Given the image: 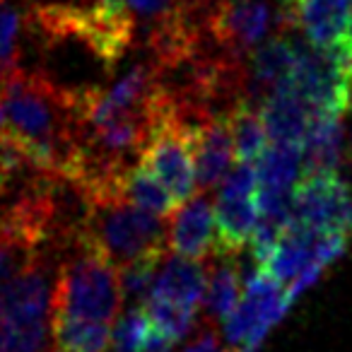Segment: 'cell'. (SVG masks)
Instances as JSON below:
<instances>
[{
	"mask_svg": "<svg viewBox=\"0 0 352 352\" xmlns=\"http://www.w3.org/2000/svg\"><path fill=\"white\" fill-rule=\"evenodd\" d=\"M164 254L145 256V258H138L133 263L123 265L118 273H121V289L123 297L131 299L133 307H142L147 302V297L152 294L155 287L157 273H160V265L164 263Z\"/></svg>",
	"mask_w": 352,
	"mask_h": 352,
	"instance_id": "cell-23",
	"label": "cell"
},
{
	"mask_svg": "<svg viewBox=\"0 0 352 352\" xmlns=\"http://www.w3.org/2000/svg\"><path fill=\"white\" fill-rule=\"evenodd\" d=\"M0 196H3V186H0Z\"/></svg>",
	"mask_w": 352,
	"mask_h": 352,
	"instance_id": "cell-30",
	"label": "cell"
},
{
	"mask_svg": "<svg viewBox=\"0 0 352 352\" xmlns=\"http://www.w3.org/2000/svg\"><path fill=\"white\" fill-rule=\"evenodd\" d=\"M140 162L157 182L171 193L179 206L196 198V160H193V131L179 111H169L155 123Z\"/></svg>",
	"mask_w": 352,
	"mask_h": 352,
	"instance_id": "cell-3",
	"label": "cell"
},
{
	"mask_svg": "<svg viewBox=\"0 0 352 352\" xmlns=\"http://www.w3.org/2000/svg\"><path fill=\"white\" fill-rule=\"evenodd\" d=\"M118 196L126 198L128 203H133V206L140 208V210L160 217V220L171 215L174 208L179 206V203L171 198V193L157 182L155 176H152L140 162L118 176Z\"/></svg>",
	"mask_w": 352,
	"mask_h": 352,
	"instance_id": "cell-17",
	"label": "cell"
},
{
	"mask_svg": "<svg viewBox=\"0 0 352 352\" xmlns=\"http://www.w3.org/2000/svg\"><path fill=\"white\" fill-rule=\"evenodd\" d=\"M212 3H241V0H212Z\"/></svg>",
	"mask_w": 352,
	"mask_h": 352,
	"instance_id": "cell-28",
	"label": "cell"
},
{
	"mask_svg": "<svg viewBox=\"0 0 352 352\" xmlns=\"http://www.w3.org/2000/svg\"><path fill=\"white\" fill-rule=\"evenodd\" d=\"M27 15L15 0H0V78L15 73L22 58V34Z\"/></svg>",
	"mask_w": 352,
	"mask_h": 352,
	"instance_id": "cell-21",
	"label": "cell"
},
{
	"mask_svg": "<svg viewBox=\"0 0 352 352\" xmlns=\"http://www.w3.org/2000/svg\"><path fill=\"white\" fill-rule=\"evenodd\" d=\"M39 254H44V251H36L30 241L0 230V299L6 294L8 285H10Z\"/></svg>",
	"mask_w": 352,
	"mask_h": 352,
	"instance_id": "cell-24",
	"label": "cell"
},
{
	"mask_svg": "<svg viewBox=\"0 0 352 352\" xmlns=\"http://www.w3.org/2000/svg\"><path fill=\"white\" fill-rule=\"evenodd\" d=\"M208 265L201 261H188L182 256H166L157 273L150 297H160L186 311L198 314L203 309L208 289Z\"/></svg>",
	"mask_w": 352,
	"mask_h": 352,
	"instance_id": "cell-11",
	"label": "cell"
},
{
	"mask_svg": "<svg viewBox=\"0 0 352 352\" xmlns=\"http://www.w3.org/2000/svg\"><path fill=\"white\" fill-rule=\"evenodd\" d=\"M78 241L121 270L138 258L166 254V227L118 193H102L92 198V215Z\"/></svg>",
	"mask_w": 352,
	"mask_h": 352,
	"instance_id": "cell-1",
	"label": "cell"
},
{
	"mask_svg": "<svg viewBox=\"0 0 352 352\" xmlns=\"http://www.w3.org/2000/svg\"><path fill=\"white\" fill-rule=\"evenodd\" d=\"M230 131L234 142V157L239 164H254L268 150V133L261 121V111L254 102L241 99L230 111Z\"/></svg>",
	"mask_w": 352,
	"mask_h": 352,
	"instance_id": "cell-20",
	"label": "cell"
},
{
	"mask_svg": "<svg viewBox=\"0 0 352 352\" xmlns=\"http://www.w3.org/2000/svg\"><path fill=\"white\" fill-rule=\"evenodd\" d=\"M299 41L294 34L270 36L244 60V92L256 107L289 82L299 58Z\"/></svg>",
	"mask_w": 352,
	"mask_h": 352,
	"instance_id": "cell-8",
	"label": "cell"
},
{
	"mask_svg": "<svg viewBox=\"0 0 352 352\" xmlns=\"http://www.w3.org/2000/svg\"><path fill=\"white\" fill-rule=\"evenodd\" d=\"M273 30L280 34V15L268 0L212 3L206 15L208 36L236 60H246V56L268 41Z\"/></svg>",
	"mask_w": 352,
	"mask_h": 352,
	"instance_id": "cell-6",
	"label": "cell"
},
{
	"mask_svg": "<svg viewBox=\"0 0 352 352\" xmlns=\"http://www.w3.org/2000/svg\"><path fill=\"white\" fill-rule=\"evenodd\" d=\"M215 254L220 261H234L249 246L258 225V203L254 198H215Z\"/></svg>",
	"mask_w": 352,
	"mask_h": 352,
	"instance_id": "cell-12",
	"label": "cell"
},
{
	"mask_svg": "<svg viewBox=\"0 0 352 352\" xmlns=\"http://www.w3.org/2000/svg\"><path fill=\"white\" fill-rule=\"evenodd\" d=\"M232 352H256L254 347H234Z\"/></svg>",
	"mask_w": 352,
	"mask_h": 352,
	"instance_id": "cell-27",
	"label": "cell"
},
{
	"mask_svg": "<svg viewBox=\"0 0 352 352\" xmlns=\"http://www.w3.org/2000/svg\"><path fill=\"white\" fill-rule=\"evenodd\" d=\"M350 160H352V138H350Z\"/></svg>",
	"mask_w": 352,
	"mask_h": 352,
	"instance_id": "cell-29",
	"label": "cell"
},
{
	"mask_svg": "<svg viewBox=\"0 0 352 352\" xmlns=\"http://www.w3.org/2000/svg\"><path fill=\"white\" fill-rule=\"evenodd\" d=\"M283 89L297 94L314 113L342 118L352 111V80L328 51L314 49L304 39L299 41L297 68Z\"/></svg>",
	"mask_w": 352,
	"mask_h": 352,
	"instance_id": "cell-5",
	"label": "cell"
},
{
	"mask_svg": "<svg viewBox=\"0 0 352 352\" xmlns=\"http://www.w3.org/2000/svg\"><path fill=\"white\" fill-rule=\"evenodd\" d=\"M152 333V323L142 307H131L113 328L111 345L113 352H140L147 336Z\"/></svg>",
	"mask_w": 352,
	"mask_h": 352,
	"instance_id": "cell-25",
	"label": "cell"
},
{
	"mask_svg": "<svg viewBox=\"0 0 352 352\" xmlns=\"http://www.w3.org/2000/svg\"><path fill=\"white\" fill-rule=\"evenodd\" d=\"M318 236L321 234H314V232L302 230L297 225H289V230L280 239L278 249L270 254V258L261 268L278 283H292L314 261V249H316Z\"/></svg>",
	"mask_w": 352,
	"mask_h": 352,
	"instance_id": "cell-16",
	"label": "cell"
},
{
	"mask_svg": "<svg viewBox=\"0 0 352 352\" xmlns=\"http://www.w3.org/2000/svg\"><path fill=\"white\" fill-rule=\"evenodd\" d=\"M193 131V160H196V179L201 191L220 186L232 171L234 162V142L230 131V113L203 118H184Z\"/></svg>",
	"mask_w": 352,
	"mask_h": 352,
	"instance_id": "cell-9",
	"label": "cell"
},
{
	"mask_svg": "<svg viewBox=\"0 0 352 352\" xmlns=\"http://www.w3.org/2000/svg\"><path fill=\"white\" fill-rule=\"evenodd\" d=\"M51 333L58 352H107L113 338L109 323L63 316V314H54Z\"/></svg>",
	"mask_w": 352,
	"mask_h": 352,
	"instance_id": "cell-18",
	"label": "cell"
},
{
	"mask_svg": "<svg viewBox=\"0 0 352 352\" xmlns=\"http://www.w3.org/2000/svg\"><path fill=\"white\" fill-rule=\"evenodd\" d=\"M280 34L302 32L304 41L318 51L342 44L350 22V0H280Z\"/></svg>",
	"mask_w": 352,
	"mask_h": 352,
	"instance_id": "cell-7",
	"label": "cell"
},
{
	"mask_svg": "<svg viewBox=\"0 0 352 352\" xmlns=\"http://www.w3.org/2000/svg\"><path fill=\"white\" fill-rule=\"evenodd\" d=\"M51 352H58V350H51Z\"/></svg>",
	"mask_w": 352,
	"mask_h": 352,
	"instance_id": "cell-31",
	"label": "cell"
},
{
	"mask_svg": "<svg viewBox=\"0 0 352 352\" xmlns=\"http://www.w3.org/2000/svg\"><path fill=\"white\" fill-rule=\"evenodd\" d=\"M121 273L102 254L75 241L63 251L54 314L111 323L123 307Z\"/></svg>",
	"mask_w": 352,
	"mask_h": 352,
	"instance_id": "cell-2",
	"label": "cell"
},
{
	"mask_svg": "<svg viewBox=\"0 0 352 352\" xmlns=\"http://www.w3.org/2000/svg\"><path fill=\"white\" fill-rule=\"evenodd\" d=\"M292 225L352 244V184L340 171L302 176L292 191Z\"/></svg>",
	"mask_w": 352,
	"mask_h": 352,
	"instance_id": "cell-4",
	"label": "cell"
},
{
	"mask_svg": "<svg viewBox=\"0 0 352 352\" xmlns=\"http://www.w3.org/2000/svg\"><path fill=\"white\" fill-rule=\"evenodd\" d=\"M265 133L278 145H302L314 111L289 89L270 94L258 107Z\"/></svg>",
	"mask_w": 352,
	"mask_h": 352,
	"instance_id": "cell-13",
	"label": "cell"
},
{
	"mask_svg": "<svg viewBox=\"0 0 352 352\" xmlns=\"http://www.w3.org/2000/svg\"><path fill=\"white\" fill-rule=\"evenodd\" d=\"M182 352H220V336H217V328L203 323L198 336L193 338Z\"/></svg>",
	"mask_w": 352,
	"mask_h": 352,
	"instance_id": "cell-26",
	"label": "cell"
},
{
	"mask_svg": "<svg viewBox=\"0 0 352 352\" xmlns=\"http://www.w3.org/2000/svg\"><path fill=\"white\" fill-rule=\"evenodd\" d=\"M304 171L302 145H270L256 162L258 188L278 193H292Z\"/></svg>",
	"mask_w": 352,
	"mask_h": 352,
	"instance_id": "cell-19",
	"label": "cell"
},
{
	"mask_svg": "<svg viewBox=\"0 0 352 352\" xmlns=\"http://www.w3.org/2000/svg\"><path fill=\"white\" fill-rule=\"evenodd\" d=\"M166 246L188 261H206L215 254V210L206 196L191 198L171 217Z\"/></svg>",
	"mask_w": 352,
	"mask_h": 352,
	"instance_id": "cell-10",
	"label": "cell"
},
{
	"mask_svg": "<svg viewBox=\"0 0 352 352\" xmlns=\"http://www.w3.org/2000/svg\"><path fill=\"white\" fill-rule=\"evenodd\" d=\"M342 152H345V128L342 118L314 113L309 131L302 140L304 171L307 174H321V171H340Z\"/></svg>",
	"mask_w": 352,
	"mask_h": 352,
	"instance_id": "cell-14",
	"label": "cell"
},
{
	"mask_svg": "<svg viewBox=\"0 0 352 352\" xmlns=\"http://www.w3.org/2000/svg\"><path fill=\"white\" fill-rule=\"evenodd\" d=\"M142 309H145L152 328H155L157 333H162L166 340L174 342V345L179 340H184V338L193 331L196 318H198V314L186 311V309L176 307V304H171V302H164V299H160V297H147Z\"/></svg>",
	"mask_w": 352,
	"mask_h": 352,
	"instance_id": "cell-22",
	"label": "cell"
},
{
	"mask_svg": "<svg viewBox=\"0 0 352 352\" xmlns=\"http://www.w3.org/2000/svg\"><path fill=\"white\" fill-rule=\"evenodd\" d=\"M350 3H352V0H350Z\"/></svg>",
	"mask_w": 352,
	"mask_h": 352,
	"instance_id": "cell-32",
	"label": "cell"
},
{
	"mask_svg": "<svg viewBox=\"0 0 352 352\" xmlns=\"http://www.w3.org/2000/svg\"><path fill=\"white\" fill-rule=\"evenodd\" d=\"M210 278H208V289L206 299H203V323L208 326H220L232 316L236 307L241 302V273L236 268V263L232 261H222L220 265H208Z\"/></svg>",
	"mask_w": 352,
	"mask_h": 352,
	"instance_id": "cell-15",
	"label": "cell"
}]
</instances>
